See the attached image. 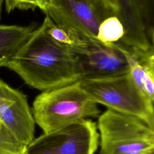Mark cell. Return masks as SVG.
<instances>
[{"label": "cell", "mask_w": 154, "mask_h": 154, "mask_svg": "<svg viewBox=\"0 0 154 154\" xmlns=\"http://www.w3.org/2000/svg\"><path fill=\"white\" fill-rule=\"evenodd\" d=\"M97 129L90 119L78 121L34 138L25 154H94L99 144Z\"/></svg>", "instance_id": "5"}, {"label": "cell", "mask_w": 154, "mask_h": 154, "mask_svg": "<svg viewBox=\"0 0 154 154\" xmlns=\"http://www.w3.org/2000/svg\"><path fill=\"white\" fill-rule=\"evenodd\" d=\"M45 14L52 19L64 20L97 39L100 23L109 16H117V11L102 0H51Z\"/></svg>", "instance_id": "6"}, {"label": "cell", "mask_w": 154, "mask_h": 154, "mask_svg": "<svg viewBox=\"0 0 154 154\" xmlns=\"http://www.w3.org/2000/svg\"><path fill=\"white\" fill-rule=\"evenodd\" d=\"M124 28L117 16H111L104 19L99 25L96 38L105 44L118 42L124 35Z\"/></svg>", "instance_id": "12"}, {"label": "cell", "mask_w": 154, "mask_h": 154, "mask_svg": "<svg viewBox=\"0 0 154 154\" xmlns=\"http://www.w3.org/2000/svg\"><path fill=\"white\" fill-rule=\"evenodd\" d=\"M99 154L154 153V129L141 120L107 109L98 118Z\"/></svg>", "instance_id": "4"}, {"label": "cell", "mask_w": 154, "mask_h": 154, "mask_svg": "<svg viewBox=\"0 0 154 154\" xmlns=\"http://www.w3.org/2000/svg\"><path fill=\"white\" fill-rule=\"evenodd\" d=\"M102 1H103L108 5H109V7H111V8L114 9L116 11H117V6H116V4L115 0H102Z\"/></svg>", "instance_id": "17"}, {"label": "cell", "mask_w": 154, "mask_h": 154, "mask_svg": "<svg viewBox=\"0 0 154 154\" xmlns=\"http://www.w3.org/2000/svg\"><path fill=\"white\" fill-rule=\"evenodd\" d=\"M32 10L39 8L45 13L51 5V0H28Z\"/></svg>", "instance_id": "16"}, {"label": "cell", "mask_w": 154, "mask_h": 154, "mask_svg": "<svg viewBox=\"0 0 154 154\" xmlns=\"http://www.w3.org/2000/svg\"><path fill=\"white\" fill-rule=\"evenodd\" d=\"M31 112L35 123L43 133L100 114L97 104L83 91L78 81L42 91L34 99Z\"/></svg>", "instance_id": "2"}, {"label": "cell", "mask_w": 154, "mask_h": 154, "mask_svg": "<svg viewBox=\"0 0 154 154\" xmlns=\"http://www.w3.org/2000/svg\"><path fill=\"white\" fill-rule=\"evenodd\" d=\"M45 33L55 42L64 46L77 54L85 53L84 49L62 28L58 26L48 15L40 25Z\"/></svg>", "instance_id": "11"}, {"label": "cell", "mask_w": 154, "mask_h": 154, "mask_svg": "<svg viewBox=\"0 0 154 154\" xmlns=\"http://www.w3.org/2000/svg\"><path fill=\"white\" fill-rule=\"evenodd\" d=\"M125 57L132 80L152 102H154V48L141 49L127 47L117 42Z\"/></svg>", "instance_id": "9"}, {"label": "cell", "mask_w": 154, "mask_h": 154, "mask_svg": "<svg viewBox=\"0 0 154 154\" xmlns=\"http://www.w3.org/2000/svg\"><path fill=\"white\" fill-rule=\"evenodd\" d=\"M4 0H0V19L1 18V11H2V6Z\"/></svg>", "instance_id": "18"}, {"label": "cell", "mask_w": 154, "mask_h": 154, "mask_svg": "<svg viewBox=\"0 0 154 154\" xmlns=\"http://www.w3.org/2000/svg\"><path fill=\"white\" fill-rule=\"evenodd\" d=\"M150 154H154V153H150Z\"/></svg>", "instance_id": "20"}, {"label": "cell", "mask_w": 154, "mask_h": 154, "mask_svg": "<svg viewBox=\"0 0 154 154\" xmlns=\"http://www.w3.org/2000/svg\"><path fill=\"white\" fill-rule=\"evenodd\" d=\"M149 38L153 41L154 0H136Z\"/></svg>", "instance_id": "14"}, {"label": "cell", "mask_w": 154, "mask_h": 154, "mask_svg": "<svg viewBox=\"0 0 154 154\" xmlns=\"http://www.w3.org/2000/svg\"><path fill=\"white\" fill-rule=\"evenodd\" d=\"M6 11L11 13L16 9L32 10L28 0H4Z\"/></svg>", "instance_id": "15"}, {"label": "cell", "mask_w": 154, "mask_h": 154, "mask_svg": "<svg viewBox=\"0 0 154 154\" xmlns=\"http://www.w3.org/2000/svg\"><path fill=\"white\" fill-rule=\"evenodd\" d=\"M26 146L20 143L3 125L0 131V154H25Z\"/></svg>", "instance_id": "13"}, {"label": "cell", "mask_w": 154, "mask_h": 154, "mask_svg": "<svg viewBox=\"0 0 154 154\" xmlns=\"http://www.w3.org/2000/svg\"><path fill=\"white\" fill-rule=\"evenodd\" d=\"M2 123H1V121H0V131H1V128H2Z\"/></svg>", "instance_id": "19"}, {"label": "cell", "mask_w": 154, "mask_h": 154, "mask_svg": "<svg viewBox=\"0 0 154 154\" xmlns=\"http://www.w3.org/2000/svg\"><path fill=\"white\" fill-rule=\"evenodd\" d=\"M78 83L97 104L135 117L154 129L153 102L141 91L129 73L103 78H84Z\"/></svg>", "instance_id": "3"}, {"label": "cell", "mask_w": 154, "mask_h": 154, "mask_svg": "<svg viewBox=\"0 0 154 154\" xmlns=\"http://www.w3.org/2000/svg\"><path fill=\"white\" fill-rule=\"evenodd\" d=\"M28 85L42 91L82 79L77 54L51 40L37 27L8 63Z\"/></svg>", "instance_id": "1"}, {"label": "cell", "mask_w": 154, "mask_h": 154, "mask_svg": "<svg viewBox=\"0 0 154 154\" xmlns=\"http://www.w3.org/2000/svg\"><path fill=\"white\" fill-rule=\"evenodd\" d=\"M36 26L35 23L28 26L0 25V67L7 66Z\"/></svg>", "instance_id": "10"}, {"label": "cell", "mask_w": 154, "mask_h": 154, "mask_svg": "<svg viewBox=\"0 0 154 154\" xmlns=\"http://www.w3.org/2000/svg\"><path fill=\"white\" fill-rule=\"evenodd\" d=\"M0 121L25 146L34 139L35 123L26 95L1 78Z\"/></svg>", "instance_id": "7"}, {"label": "cell", "mask_w": 154, "mask_h": 154, "mask_svg": "<svg viewBox=\"0 0 154 154\" xmlns=\"http://www.w3.org/2000/svg\"><path fill=\"white\" fill-rule=\"evenodd\" d=\"M77 55L82 79L108 78L129 73L126 59L115 43L105 44L100 42L91 46L85 53Z\"/></svg>", "instance_id": "8"}]
</instances>
